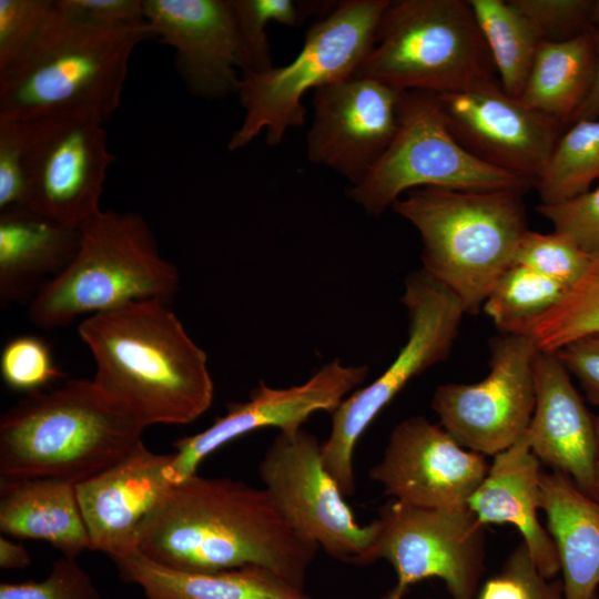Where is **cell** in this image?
Returning <instances> with one entry per match:
<instances>
[{"label":"cell","mask_w":599,"mask_h":599,"mask_svg":"<svg viewBox=\"0 0 599 599\" xmlns=\"http://www.w3.org/2000/svg\"><path fill=\"white\" fill-rule=\"evenodd\" d=\"M318 550L287 522L263 487L199 474L173 485L136 539V551L171 569L261 566L303 589Z\"/></svg>","instance_id":"1"},{"label":"cell","mask_w":599,"mask_h":599,"mask_svg":"<svg viewBox=\"0 0 599 599\" xmlns=\"http://www.w3.org/2000/svg\"><path fill=\"white\" fill-rule=\"evenodd\" d=\"M167 305L132 302L78 326L95 363L93 384L145 427L190 424L213 402L206 353Z\"/></svg>","instance_id":"2"},{"label":"cell","mask_w":599,"mask_h":599,"mask_svg":"<svg viewBox=\"0 0 599 599\" xmlns=\"http://www.w3.org/2000/svg\"><path fill=\"white\" fill-rule=\"evenodd\" d=\"M145 428L91 379L28 393L0 419V478L78 485L128 456Z\"/></svg>","instance_id":"3"},{"label":"cell","mask_w":599,"mask_h":599,"mask_svg":"<svg viewBox=\"0 0 599 599\" xmlns=\"http://www.w3.org/2000/svg\"><path fill=\"white\" fill-rule=\"evenodd\" d=\"M151 39L156 37L146 21L99 26L57 6L35 45L0 72V119L87 113L106 121L121 104L132 53Z\"/></svg>","instance_id":"4"},{"label":"cell","mask_w":599,"mask_h":599,"mask_svg":"<svg viewBox=\"0 0 599 599\" xmlns=\"http://www.w3.org/2000/svg\"><path fill=\"white\" fill-rule=\"evenodd\" d=\"M521 192L418 187L392 210L422 240V270L477 314L529 230Z\"/></svg>","instance_id":"5"},{"label":"cell","mask_w":599,"mask_h":599,"mask_svg":"<svg viewBox=\"0 0 599 599\" xmlns=\"http://www.w3.org/2000/svg\"><path fill=\"white\" fill-rule=\"evenodd\" d=\"M80 231L73 260L29 304L28 316L35 326L60 328L78 317L139 301L170 304L180 275L161 255L143 216L131 211H101Z\"/></svg>","instance_id":"6"},{"label":"cell","mask_w":599,"mask_h":599,"mask_svg":"<svg viewBox=\"0 0 599 599\" xmlns=\"http://www.w3.org/2000/svg\"><path fill=\"white\" fill-rule=\"evenodd\" d=\"M355 75L433 94L499 81L468 0H390Z\"/></svg>","instance_id":"7"},{"label":"cell","mask_w":599,"mask_h":599,"mask_svg":"<svg viewBox=\"0 0 599 599\" xmlns=\"http://www.w3.org/2000/svg\"><path fill=\"white\" fill-rule=\"evenodd\" d=\"M390 0H341L308 28L303 47L287 64L242 73L237 91L244 110L227 143L237 151L265 132L268 146L306 119L303 98L331 82L354 75L374 45L379 19Z\"/></svg>","instance_id":"8"},{"label":"cell","mask_w":599,"mask_h":599,"mask_svg":"<svg viewBox=\"0 0 599 599\" xmlns=\"http://www.w3.org/2000/svg\"><path fill=\"white\" fill-rule=\"evenodd\" d=\"M400 302L408 316L406 343L375 380L331 414V432L322 443L324 467L345 498L355 491L358 439L409 380L449 356L466 314L459 300L422 268L406 277Z\"/></svg>","instance_id":"9"},{"label":"cell","mask_w":599,"mask_h":599,"mask_svg":"<svg viewBox=\"0 0 599 599\" xmlns=\"http://www.w3.org/2000/svg\"><path fill=\"white\" fill-rule=\"evenodd\" d=\"M418 187L525 193L534 185L466 151L450 133L433 93L406 91L400 94L393 141L366 177L348 186L347 194L366 213L379 216Z\"/></svg>","instance_id":"10"},{"label":"cell","mask_w":599,"mask_h":599,"mask_svg":"<svg viewBox=\"0 0 599 599\" xmlns=\"http://www.w3.org/2000/svg\"><path fill=\"white\" fill-rule=\"evenodd\" d=\"M260 478L276 508L303 537L341 562L366 566L379 531L361 525L322 458V443L302 427L278 432L265 450Z\"/></svg>","instance_id":"11"},{"label":"cell","mask_w":599,"mask_h":599,"mask_svg":"<svg viewBox=\"0 0 599 599\" xmlns=\"http://www.w3.org/2000/svg\"><path fill=\"white\" fill-rule=\"evenodd\" d=\"M374 561H388L396 583L384 597L404 599L429 578L444 581L451 599H476L485 571V526L464 509H429L392 499L378 509Z\"/></svg>","instance_id":"12"},{"label":"cell","mask_w":599,"mask_h":599,"mask_svg":"<svg viewBox=\"0 0 599 599\" xmlns=\"http://www.w3.org/2000/svg\"><path fill=\"white\" fill-rule=\"evenodd\" d=\"M26 119V207L80 229L102 211L100 199L114 161L104 122L87 113Z\"/></svg>","instance_id":"13"},{"label":"cell","mask_w":599,"mask_h":599,"mask_svg":"<svg viewBox=\"0 0 599 599\" xmlns=\"http://www.w3.org/2000/svg\"><path fill=\"white\" fill-rule=\"evenodd\" d=\"M489 372L471 384L439 385L432 409L439 424L463 447L496 456L527 432L535 407V341L525 334H502L489 342Z\"/></svg>","instance_id":"14"},{"label":"cell","mask_w":599,"mask_h":599,"mask_svg":"<svg viewBox=\"0 0 599 599\" xmlns=\"http://www.w3.org/2000/svg\"><path fill=\"white\" fill-rule=\"evenodd\" d=\"M434 97L466 151L534 186L566 126L507 94L499 81Z\"/></svg>","instance_id":"15"},{"label":"cell","mask_w":599,"mask_h":599,"mask_svg":"<svg viewBox=\"0 0 599 599\" xmlns=\"http://www.w3.org/2000/svg\"><path fill=\"white\" fill-rule=\"evenodd\" d=\"M402 92L375 79L351 75L313 92L307 159L361 183L393 141Z\"/></svg>","instance_id":"16"},{"label":"cell","mask_w":599,"mask_h":599,"mask_svg":"<svg viewBox=\"0 0 599 599\" xmlns=\"http://www.w3.org/2000/svg\"><path fill=\"white\" fill-rule=\"evenodd\" d=\"M489 465L486 456L463 447L440 424L416 415L393 428L382 459L368 475L392 499L454 510L468 508Z\"/></svg>","instance_id":"17"},{"label":"cell","mask_w":599,"mask_h":599,"mask_svg":"<svg viewBox=\"0 0 599 599\" xmlns=\"http://www.w3.org/2000/svg\"><path fill=\"white\" fill-rule=\"evenodd\" d=\"M367 374L366 365H343L334 359L300 385L274 388L261 380L247 400L229 404L226 413L207 428L172 444L171 480L176 484L197 474L209 455L243 435L265 427L294 430L316 412L332 414Z\"/></svg>","instance_id":"18"},{"label":"cell","mask_w":599,"mask_h":599,"mask_svg":"<svg viewBox=\"0 0 599 599\" xmlns=\"http://www.w3.org/2000/svg\"><path fill=\"white\" fill-rule=\"evenodd\" d=\"M156 40L175 51L186 89L203 99L237 93L248 70L231 0H143Z\"/></svg>","instance_id":"19"},{"label":"cell","mask_w":599,"mask_h":599,"mask_svg":"<svg viewBox=\"0 0 599 599\" xmlns=\"http://www.w3.org/2000/svg\"><path fill=\"white\" fill-rule=\"evenodd\" d=\"M171 459L172 453H155L141 441L116 464L75 485L92 550L111 560L136 550L141 526L174 485Z\"/></svg>","instance_id":"20"},{"label":"cell","mask_w":599,"mask_h":599,"mask_svg":"<svg viewBox=\"0 0 599 599\" xmlns=\"http://www.w3.org/2000/svg\"><path fill=\"white\" fill-rule=\"evenodd\" d=\"M535 407L526 432L532 453L593 497L596 423L555 353L534 362Z\"/></svg>","instance_id":"21"},{"label":"cell","mask_w":599,"mask_h":599,"mask_svg":"<svg viewBox=\"0 0 599 599\" xmlns=\"http://www.w3.org/2000/svg\"><path fill=\"white\" fill-rule=\"evenodd\" d=\"M541 475L540 460L532 453L525 434L494 456L467 507L485 527L491 524L514 526L539 573L546 579H554L560 571L557 549L538 518Z\"/></svg>","instance_id":"22"},{"label":"cell","mask_w":599,"mask_h":599,"mask_svg":"<svg viewBox=\"0 0 599 599\" xmlns=\"http://www.w3.org/2000/svg\"><path fill=\"white\" fill-rule=\"evenodd\" d=\"M80 229L29 207L0 212V305L31 303L75 256Z\"/></svg>","instance_id":"23"},{"label":"cell","mask_w":599,"mask_h":599,"mask_svg":"<svg viewBox=\"0 0 599 599\" xmlns=\"http://www.w3.org/2000/svg\"><path fill=\"white\" fill-rule=\"evenodd\" d=\"M541 510L559 558L564 599H591L599 586V500L567 475H541Z\"/></svg>","instance_id":"24"},{"label":"cell","mask_w":599,"mask_h":599,"mask_svg":"<svg viewBox=\"0 0 599 599\" xmlns=\"http://www.w3.org/2000/svg\"><path fill=\"white\" fill-rule=\"evenodd\" d=\"M0 530L49 542L61 555L92 550L75 485L52 478H0Z\"/></svg>","instance_id":"25"},{"label":"cell","mask_w":599,"mask_h":599,"mask_svg":"<svg viewBox=\"0 0 599 599\" xmlns=\"http://www.w3.org/2000/svg\"><path fill=\"white\" fill-rule=\"evenodd\" d=\"M122 581L146 599H311L303 588L261 566L191 572L156 564L139 551L112 560Z\"/></svg>","instance_id":"26"},{"label":"cell","mask_w":599,"mask_h":599,"mask_svg":"<svg viewBox=\"0 0 599 599\" xmlns=\"http://www.w3.org/2000/svg\"><path fill=\"white\" fill-rule=\"evenodd\" d=\"M595 27L564 41H541L520 101L564 125L570 124L595 78Z\"/></svg>","instance_id":"27"},{"label":"cell","mask_w":599,"mask_h":599,"mask_svg":"<svg viewBox=\"0 0 599 599\" xmlns=\"http://www.w3.org/2000/svg\"><path fill=\"white\" fill-rule=\"evenodd\" d=\"M504 91L519 99L540 42L509 0H468Z\"/></svg>","instance_id":"28"},{"label":"cell","mask_w":599,"mask_h":599,"mask_svg":"<svg viewBox=\"0 0 599 599\" xmlns=\"http://www.w3.org/2000/svg\"><path fill=\"white\" fill-rule=\"evenodd\" d=\"M599 181V118L578 120L564 131L534 189L540 203L562 202Z\"/></svg>","instance_id":"29"},{"label":"cell","mask_w":599,"mask_h":599,"mask_svg":"<svg viewBox=\"0 0 599 599\" xmlns=\"http://www.w3.org/2000/svg\"><path fill=\"white\" fill-rule=\"evenodd\" d=\"M567 287L526 266L511 264L488 294L483 311L502 334H525L565 295Z\"/></svg>","instance_id":"30"},{"label":"cell","mask_w":599,"mask_h":599,"mask_svg":"<svg viewBox=\"0 0 599 599\" xmlns=\"http://www.w3.org/2000/svg\"><path fill=\"white\" fill-rule=\"evenodd\" d=\"M238 32L246 53L248 70L264 72L273 60L266 33L268 22L298 27L309 17L326 16L337 1L231 0Z\"/></svg>","instance_id":"31"},{"label":"cell","mask_w":599,"mask_h":599,"mask_svg":"<svg viewBox=\"0 0 599 599\" xmlns=\"http://www.w3.org/2000/svg\"><path fill=\"white\" fill-rule=\"evenodd\" d=\"M590 260L591 255L564 234L528 230L517 246L512 263L526 266L569 288L581 277Z\"/></svg>","instance_id":"32"},{"label":"cell","mask_w":599,"mask_h":599,"mask_svg":"<svg viewBox=\"0 0 599 599\" xmlns=\"http://www.w3.org/2000/svg\"><path fill=\"white\" fill-rule=\"evenodd\" d=\"M55 14V0H0V72L27 55Z\"/></svg>","instance_id":"33"},{"label":"cell","mask_w":599,"mask_h":599,"mask_svg":"<svg viewBox=\"0 0 599 599\" xmlns=\"http://www.w3.org/2000/svg\"><path fill=\"white\" fill-rule=\"evenodd\" d=\"M0 373L6 385L26 394L41 390L61 377L49 345L23 335L9 341L0 355Z\"/></svg>","instance_id":"34"},{"label":"cell","mask_w":599,"mask_h":599,"mask_svg":"<svg viewBox=\"0 0 599 599\" xmlns=\"http://www.w3.org/2000/svg\"><path fill=\"white\" fill-rule=\"evenodd\" d=\"M0 599H102L78 557L61 555L41 581L1 582Z\"/></svg>","instance_id":"35"},{"label":"cell","mask_w":599,"mask_h":599,"mask_svg":"<svg viewBox=\"0 0 599 599\" xmlns=\"http://www.w3.org/2000/svg\"><path fill=\"white\" fill-rule=\"evenodd\" d=\"M541 41H564L593 28L592 0H509Z\"/></svg>","instance_id":"36"},{"label":"cell","mask_w":599,"mask_h":599,"mask_svg":"<svg viewBox=\"0 0 599 599\" xmlns=\"http://www.w3.org/2000/svg\"><path fill=\"white\" fill-rule=\"evenodd\" d=\"M554 231L571 238L589 255L599 252V183L596 187L562 202L536 206Z\"/></svg>","instance_id":"37"},{"label":"cell","mask_w":599,"mask_h":599,"mask_svg":"<svg viewBox=\"0 0 599 599\" xmlns=\"http://www.w3.org/2000/svg\"><path fill=\"white\" fill-rule=\"evenodd\" d=\"M27 119H0V212L27 206Z\"/></svg>","instance_id":"38"},{"label":"cell","mask_w":599,"mask_h":599,"mask_svg":"<svg viewBox=\"0 0 599 599\" xmlns=\"http://www.w3.org/2000/svg\"><path fill=\"white\" fill-rule=\"evenodd\" d=\"M59 10L84 22L125 27L145 21L143 0H55Z\"/></svg>","instance_id":"39"},{"label":"cell","mask_w":599,"mask_h":599,"mask_svg":"<svg viewBox=\"0 0 599 599\" xmlns=\"http://www.w3.org/2000/svg\"><path fill=\"white\" fill-rule=\"evenodd\" d=\"M555 354L578 379L587 399L599 406V333L579 337Z\"/></svg>","instance_id":"40"},{"label":"cell","mask_w":599,"mask_h":599,"mask_svg":"<svg viewBox=\"0 0 599 599\" xmlns=\"http://www.w3.org/2000/svg\"><path fill=\"white\" fill-rule=\"evenodd\" d=\"M505 566L522 582L526 599H564L562 581L544 578L522 542L511 551Z\"/></svg>","instance_id":"41"},{"label":"cell","mask_w":599,"mask_h":599,"mask_svg":"<svg viewBox=\"0 0 599 599\" xmlns=\"http://www.w3.org/2000/svg\"><path fill=\"white\" fill-rule=\"evenodd\" d=\"M477 599H526V590L520 579L504 566L499 576L484 585Z\"/></svg>","instance_id":"42"},{"label":"cell","mask_w":599,"mask_h":599,"mask_svg":"<svg viewBox=\"0 0 599 599\" xmlns=\"http://www.w3.org/2000/svg\"><path fill=\"white\" fill-rule=\"evenodd\" d=\"M31 564V556L20 542L0 537V568L4 570L24 569Z\"/></svg>","instance_id":"43"},{"label":"cell","mask_w":599,"mask_h":599,"mask_svg":"<svg viewBox=\"0 0 599 599\" xmlns=\"http://www.w3.org/2000/svg\"><path fill=\"white\" fill-rule=\"evenodd\" d=\"M595 40L596 71L593 82L586 100L575 113L570 124L578 120L599 118V26L595 27Z\"/></svg>","instance_id":"44"},{"label":"cell","mask_w":599,"mask_h":599,"mask_svg":"<svg viewBox=\"0 0 599 599\" xmlns=\"http://www.w3.org/2000/svg\"><path fill=\"white\" fill-rule=\"evenodd\" d=\"M596 423V449L593 463V498L599 500V415L595 416Z\"/></svg>","instance_id":"45"},{"label":"cell","mask_w":599,"mask_h":599,"mask_svg":"<svg viewBox=\"0 0 599 599\" xmlns=\"http://www.w3.org/2000/svg\"><path fill=\"white\" fill-rule=\"evenodd\" d=\"M591 20L593 27L599 26V0H592Z\"/></svg>","instance_id":"46"},{"label":"cell","mask_w":599,"mask_h":599,"mask_svg":"<svg viewBox=\"0 0 599 599\" xmlns=\"http://www.w3.org/2000/svg\"><path fill=\"white\" fill-rule=\"evenodd\" d=\"M591 599H599V595L596 592V593L591 597Z\"/></svg>","instance_id":"47"},{"label":"cell","mask_w":599,"mask_h":599,"mask_svg":"<svg viewBox=\"0 0 599 599\" xmlns=\"http://www.w3.org/2000/svg\"><path fill=\"white\" fill-rule=\"evenodd\" d=\"M380 599H386L384 596Z\"/></svg>","instance_id":"48"},{"label":"cell","mask_w":599,"mask_h":599,"mask_svg":"<svg viewBox=\"0 0 599 599\" xmlns=\"http://www.w3.org/2000/svg\"><path fill=\"white\" fill-rule=\"evenodd\" d=\"M146 599V598H145Z\"/></svg>","instance_id":"49"}]
</instances>
